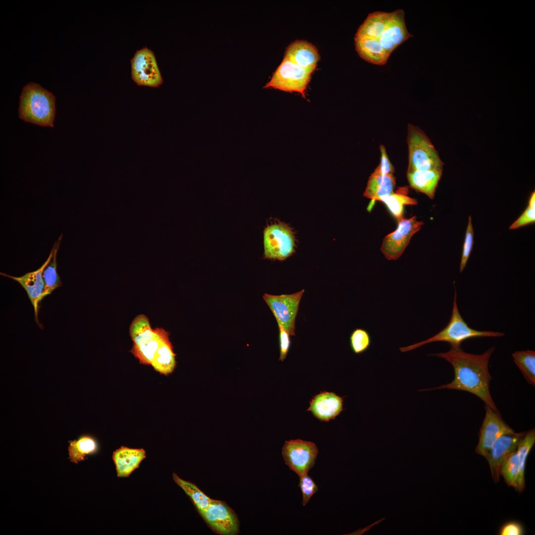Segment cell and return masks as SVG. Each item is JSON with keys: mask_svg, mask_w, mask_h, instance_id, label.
Returning <instances> with one entry per match:
<instances>
[{"mask_svg": "<svg viewBox=\"0 0 535 535\" xmlns=\"http://www.w3.org/2000/svg\"><path fill=\"white\" fill-rule=\"evenodd\" d=\"M474 231L472 222V218L471 216H469L460 264V272H462L466 267L467 263L473 249L474 243Z\"/></svg>", "mask_w": 535, "mask_h": 535, "instance_id": "1f68e13d", "label": "cell"}, {"mask_svg": "<svg viewBox=\"0 0 535 535\" xmlns=\"http://www.w3.org/2000/svg\"><path fill=\"white\" fill-rule=\"evenodd\" d=\"M384 203L392 214L398 220L403 218L404 206L416 205L417 200L402 194L392 193L379 200Z\"/></svg>", "mask_w": 535, "mask_h": 535, "instance_id": "f1b7e54d", "label": "cell"}, {"mask_svg": "<svg viewBox=\"0 0 535 535\" xmlns=\"http://www.w3.org/2000/svg\"><path fill=\"white\" fill-rule=\"evenodd\" d=\"M513 361L524 378L530 384L535 385V352L527 350L512 354Z\"/></svg>", "mask_w": 535, "mask_h": 535, "instance_id": "83f0119b", "label": "cell"}, {"mask_svg": "<svg viewBox=\"0 0 535 535\" xmlns=\"http://www.w3.org/2000/svg\"><path fill=\"white\" fill-rule=\"evenodd\" d=\"M343 402V397L333 392L324 391L313 398L307 411H311L319 420L328 422L334 419L344 410Z\"/></svg>", "mask_w": 535, "mask_h": 535, "instance_id": "e0dca14e", "label": "cell"}, {"mask_svg": "<svg viewBox=\"0 0 535 535\" xmlns=\"http://www.w3.org/2000/svg\"><path fill=\"white\" fill-rule=\"evenodd\" d=\"M277 322L279 328L280 346L279 361H283L286 358L290 346V334L278 321Z\"/></svg>", "mask_w": 535, "mask_h": 535, "instance_id": "e575fe53", "label": "cell"}, {"mask_svg": "<svg viewBox=\"0 0 535 535\" xmlns=\"http://www.w3.org/2000/svg\"><path fill=\"white\" fill-rule=\"evenodd\" d=\"M18 114L24 122L54 127L55 97L39 84L28 83L22 88L20 96Z\"/></svg>", "mask_w": 535, "mask_h": 535, "instance_id": "7a4b0ae2", "label": "cell"}, {"mask_svg": "<svg viewBox=\"0 0 535 535\" xmlns=\"http://www.w3.org/2000/svg\"><path fill=\"white\" fill-rule=\"evenodd\" d=\"M98 450L97 440L89 434L81 435L77 439L69 441V459L75 464L83 461L88 456L97 453Z\"/></svg>", "mask_w": 535, "mask_h": 535, "instance_id": "cb8c5ba5", "label": "cell"}, {"mask_svg": "<svg viewBox=\"0 0 535 535\" xmlns=\"http://www.w3.org/2000/svg\"><path fill=\"white\" fill-rule=\"evenodd\" d=\"M62 234L59 237L54 246V253L52 259L43 272V278L45 283V288L43 293V299L51 294L56 288L62 284L60 277L57 271L56 254L59 248Z\"/></svg>", "mask_w": 535, "mask_h": 535, "instance_id": "4316f807", "label": "cell"}, {"mask_svg": "<svg viewBox=\"0 0 535 535\" xmlns=\"http://www.w3.org/2000/svg\"><path fill=\"white\" fill-rule=\"evenodd\" d=\"M211 528L223 535H233L239 530L237 515L223 501L213 499L209 506L200 513Z\"/></svg>", "mask_w": 535, "mask_h": 535, "instance_id": "7c38bea8", "label": "cell"}, {"mask_svg": "<svg viewBox=\"0 0 535 535\" xmlns=\"http://www.w3.org/2000/svg\"><path fill=\"white\" fill-rule=\"evenodd\" d=\"M396 182L394 175H384L374 171L370 175L364 196L372 200L368 210L371 211L374 202L394 193Z\"/></svg>", "mask_w": 535, "mask_h": 535, "instance_id": "44dd1931", "label": "cell"}, {"mask_svg": "<svg viewBox=\"0 0 535 535\" xmlns=\"http://www.w3.org/2000/svg\"><path fill=\"white\" fill-rule=\"evenodd\" d=\"M304 291L303 289L292 294L278 295L265 293L263 296L276 321L292 336L295 334L296 319Z\"/></svg>", "mask_w": 535, "mask_h": 535, "instance_id": "30bf717a", "label": "cell"}, {"mask_svg": "<svg viewBox=\"0 0 535 535\" xmlns=\"http://www.w3.org/2000/svg\"><path fill=\"white\" fill-rule=\"evenodd\" d=\"M318 454L315 443L299 439L285 441L282 448L285 464L299 477L308 474L315 464Z\"/></svg>", "mask_w": 535, "mask_h": 535, "instance_id": "ba28073f", "label": "cell"}, {"mask_svg": "<svg viewBox=\"0 0 535 535\" xmlns=\"http://www.w3.org/2000/svg\"><path fill=\"white\" fill-rule=\"evenodd\" d=\"M129 334L133 341L130 352L140 364L151 365L169 333L162 328H152L147 316L140 314L132 321L129 326Z\"/></svg>", "mask_w": 535, "mask_h": 535, "instance_id": "277c9868", "label": "cell"}, {"mask_svg": "<svg viewBox=\"0 0 535 535\" xmlns=\"http://www.w3.org/2000/svg\"><path fill=\"white\" fill-rule=\"evenodd\" d=\"M535 443V430L532 429L527 431L520 441L517 449L519 458V473L513 485L515 490L522 492L525 488V470L527 457Z\"/></svg>", "mask_w": 535, "mask_h": 535, "instance_id": "d4e9b609", "label": "cell"}, {"mask_svg": "<svg viewBox=\"0 0 535 535\" xmlns=\"http://www.w3.org/2000/svg\"><path fill=\"white\" fill-rule=\"evenodd\" d=\"M131 77L138 86L157 88L163 83L154 52L145 47L137 50L131 60Z\"/></svg>", "mask_w": 535, "mask_h": 535, "instance_id": "8fae6325", "label": "cell"}, {"mask_svg": "<svg viewBox=\"0 0 535 535\" xmlns=\"http://www.w3.org/2000/svg\"><path fill=\"white\" fill-rule=\"evenodd\" d=\"M485 415L479 432V441L475 452L487 456L491 447L502 434L514 431L503 420L499 413L485 406Z\"/></svg>", "mask_w": 535, "mask_h": 535, "instance_id": "4fadbf2b", "label": "cell"}, {"mask_svg": "<svg viewBox=\"0 0 535 535\" xmlns=\"http://www.w3.org/2000/svg\"><path fill=\"white\" fill-rule=\"evenodd\" d=\"M264 258L284 261L295 252L294 233L283 222L271 224L264 230Z\"/></svg>", "mask_w": 535, "mask_h": 535, "instance_id": "52a82bcc", "label": "cell"}, {"mask_svg": "<svg viewBox=\"0 0 535 535\" xmlns=\"http://www.w3.org/2000/svg\"><path fill=\"white\" fill-rule=\"evenodd\" d=\"M354 41L357 52L365 61L378 65L386 63L389 56L378 39L355 37Z\"/></svg>", "mask_w": 535, "mask_h": 535, "instance_id": "7402d4cb", "label": "cell"}, {"mask_svg": "<svg viewBox=\"0 0 535 535\" xmlns=\"http://www.w3.org/2000/svg\"><path fill=\"white\" fill-rule=\"evenodd\" d=\"M442 174V169L416 170L407 171V177L410 186L417 191L426 194L429 198L434 197L436 188Z\"/></svg>", "mask_w": 535, "mask_h": 535, "instance_id": "ffe728a7", "label": "cell"}, {"mask_svg": "<svg viewBox=\"0 0 535 535\" xmlns=\"http://www.w3.org/2000/svg\"><path fill=\"white\" fill-rule=\"evenodd\" d=\"M505 335L504 332L487 330H478L470 327L461 315L457 302V292L455 288L452 315L447 325L434 336L421 342L406 347H400L402 352L411 351L425 344L435 342H445L451 348L460 347L465 340L480 337H499Z\"/></svg>", "mask_w": 535, "mask_h": 535, "instance_id": "3957f363", "label": "cell"}, {"mask_svg": "<svg viewBox=\"0 0 535 535\" xmlns=\"http://www.w3.org/2000/svg\"><path fill=\"white\" fill-rule=\"evenodd\" d=\"M302 493V504L305 506L309 501L311 497L318 490V487L312 478L308 474L299 477V483Z\"/></svg>", "mask_w": 535, "mask_h": 535, "instance_id": "836d02e7", "label": "cell"}, {"mask_svg": "<svg viewBox=\"0 0 535 535\" xmlns=\"http://www.w3.org/2000/svg\"><path fill=\"white\" fill-rule=\"evenodd\" d=\"M526 432L516 433L514 431L505 433L494 442L485 459L488 461L494 483L498 482L500 468L504 459L517 451L518 445Z\"/></svg>", "mask_w": 535, "mask_h": 535, "instance_id": "5bb4252c", "label": "cell"}, {"mask_svg": "<svg viewBox=\"0 0 535 535\" xmlns=\"http://www.w3.org/2000/svg\"><path fill=\"white\" fill-rule=\"evenodd\" d=\"M283 58L314 71L320 56L318 49L311 43L297 40L287 47Z\"/></svg>", "mask_w": 535, "mask_h": 535, "instance_id": "ac0fdd59", "label": "cell"}, {"mask_svg": "<svg viewBox=\"0 0 535 535\" xmlns=\"http://www.w3.org/2000/svg\"><path fill=\"white\" fill-rule=\"evenodd\" d=\"M535 221V193L534 191L529 201L528 206L509 227L510 229H515Z\"/></svg>", "mask_w": 535, "mask_h": 535, "instance_id": "d6a6232c", "label": "cell"}, {"mask_svg": "<svg viewBox=\"0 0 535 535\" xmlns=\"http://www.w3.org/2000/svg\"><path fill=\"white\" fill-rule=\"evenodd\" d=\"M524 533V529L521 524L512 521L504 524L501 528L500 535H522Z\"/></svg>", "mask_w": 535, "mask_h": 535, "instance_id": "8d00e7d4", "label": "cell"}, {"mask_svg": "<svg viewBox=\"0 0 535 535\" xmlns=\"http://www.w3.org/2000/svg\"><path fill=\"white\" fill-rule=\"evenodd\" d=\"M53 253L54 248H53L48 258L39 268L34 271L26 273L22 276L15 277L0 272V275L18 282L25 290L34 307L35 320L39 325L38 320L39 306L43 299L42 295L45 288L43 272L51 261Z\"/></svg>", "mask_w": 535, "mask_h": 535, "instance_id": "9a60e30c", "label": "cell"}, {"mask_svg": "<svg viewBox=\"0 0 535 535\" xmlns=\"http://www.w3.org/2000/svg\"><path fill=\"white\" fill-rule=\"evenodd\" d=\"M424 223L413 216L408 219L402 218L398 220V227L386 236L382 241L380 250L388 260H396L402 255L412 237L422 227Z\"/></svg>", "mask_w": 535, "mask_h": 535, "instance_id": "9c48e42d", "label": "cell"}, {"mask_svg": "<svg viewBox=\"0 0 535 535\" xmlns=\"http://www.w3.org/2000/svg\"><path fill=\"white\" fill-rule=\"evenodd\" d=\"M407 142L409 150L407 171L442 169L444 165L430 139L423 131L408 125Z\"/></svg>", "mask_w": 535, "mask_h": 535, "instance_id": "5b68a950", "label": "cell"}, {"mask_svg": "<svg viewBox=\"0 0 535 535\" xmlns=\"http://www.w3.org/2000/svg\"><path fill=\"white\" fill-rule=\"evenodd\" d=\"M412 37L406 26L404 10L397 9L391 12L386 27L378 40L389 56L397 47Z\"/></svg>", "mask_w": 535, "mask_h": 535, "instance_id": "2e32d148", "label": "cell"}, {"mask_svg": "<svg viewBox=\"0 0 535 535\" xmlns=\"http://www.w3.org/2000/svg\"><path fill=\"white\" fill-rule=\"evenodd\" d=\"M391 12L377 11L369 13L359 27L356 37L379 39L390 19Z\"/></svg>", "mask_w": 535, "mask_h": 535, "instance_id": "603a6c76", "label": "cell"}, {"mask_svg": "<svg viewBox=\"0 0 535 535\" xmlns=\"http://www.w3.org/2000/svg\"><path fill=\"white\" fill-rule=\"evenodd\" d=\"M173 481L189 497L199 514L206 509L213 501L195 484L180 478L176 474H172Z\"/></svg>", "mask_w": 535, "mask_h": 535, "instance_id": "484cf974", "label": "cell"}, {"mask_svg": "<svg viewBox=\"0 0 535 535\" xmlns=\"http://www.w3.org/2000/svg\"><path fill=\"white\" fill-rule=\"evenodd\" d=\"M349 341L352 350L356 354L366 351L372 343L370 333L366 329L361 328H356L351 332Z\"/></svg>", "mask_w": 535, "mask_h": 535, "instance_id": "4dcf8cb0", "label": "cell"}, {"mask_svg": "<svg viewBox=\"0 0 535 535\" xmlns=\"http://www.w3.org/2000/svg\"><path fill=\"white\" fill-rule=\"evenodd\" d=\"M379 148L381 152L380 163L374 171L384 175H394V167L389 160L384 146L381 145Z\"/></svg>", "mask_w": 535, "mask_h": 535, "instance_id": "d590c367", "label": "cell"}, {"mask_svg": "<svg viewBox=\"0 0 535 535\" xmlns=\"http://www.w3.org/2000/svg\"><path fill=\"white\" fill-rule=\"evenodd\" d=\"M313 71L283 58L269 81L263 88L297 92L306 98L305 91Z\"/></svg>", "mask_w": 535, "mask_h": 535, "instance_id": "8992f818", "label": "cell"}, {"mask_svg": "<svg viewBox=\"0 0 535 535\" xmlns=\"http://www.w3.org/2000/svg\"><path fill=\"white\" fill-rule=\"evenodd\" d=\"M495 349L493 346L482 354H475L467 353L460 347L451 348L446 352L428 354L450 363L454 369V377L447 384L421 391L447 389L467 391L478 396L485 406L498 412L490 392L492 377L489 363Z\"/></svg>", "mask_w": 535, "mask_h": 535, "instance_id": "6da1fadb", "label": "cell"}, {"mask_svg": "<svg viewBox=\"0 0 535 535\" xmlns=\"http://www.w3.org/2000/svg\"><path fill=\"white\" fill-rule=\"evenodd\" d=\"M146 457V451L142 448H131L121 446L115 450L112 455L117 476L127 478Z\"/></svg>", "mask_w": 535, "mask_h": 535, "instance_id": "d6986e66", "label": "cell"}, {"mask_svg": "<svg viewBox=\"0 0 535 535\" xmlns=\"http://www.w3.org/2000/svg\"><path fill=\"white\" fill-rule=\"evenodd\" d=\"M519 458L516 451L504 459L500 468V475L503 477L508 486H513L519 473Z\"/></svg>", "mask_w": 535, "mask_h": 535, "instance_id": "f546056e", "label": "cell"}]
</instances>
